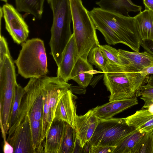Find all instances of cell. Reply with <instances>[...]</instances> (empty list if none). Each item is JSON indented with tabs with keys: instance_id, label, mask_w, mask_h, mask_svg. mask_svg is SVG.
Segmentation results:
<instances>
[{
	"instance_id": "1",
	"label": "cell",
	"mask_w": 153,
	"mask_h": 153,
	"mask_svg": "<svg viewBox=\"0 0 153 153\" xmlns=\"http://www.w3.org/2000/svg\"><path fill=\"white\" fill-rule=\"evenodd\" d=\"M103 72L104 83L110 93L109 101L136 97L145 83L146 76H142L131 67L108 62Z\"/></svg>"
},
{
	"instance_id": "2",
	"label": "cell",
	"mask_w": 153,
	"mask_h": 153,
	"mask_svg": "<svg viewBox=\"0 0 153 153\" xmlns=\"http://www.w3.org/2000/svg\"><path fill=\"white\" fill-rule=\"evenodd\" d=\"M43 82L42 77L30 78L24 88L20 110L29 118L33 142L36 153H44L41 140L43 114Z\"/></svg>"
},
{
	"instance_id": "3",
	"label": "cell",
	"mask_w": 153,
	"mask_h": 153,
	"mask_svg": "<svg viewBox=\"0 0 153 153\" xmlns=\"http://www.w3.org/2000/svg\"><path fill=\"white\" fill-rule=\"evenodd\" d=\"M53 13L49 42L50 54L58 66L63 52L71 37L72 15L69 0H47Z\"/></svg>"
},
{
	"instance_id": "4",
	"label": "cell",
	"mask_w": 153,
	"mask_h": 153,
	"mask_svg": "<svg viewBox=\"0 0 153 153\" xmlns=\"http://www.w3.org/2000/svg\"><path fill=\"white\" fill-rule=\"evenodd\" d=\"M73 33L79 57L88 59V53L100 43L96 28L81 0H69Z\"/></svg>"
},
{
	"instance_id": "5",
	"label": "cell",
	"mask_w": 153,
	"mask_h": 153,
	"mask_svg": "<svg viewBox=\"0 0 153 153\" xmlns=\"http://www.w3.org/2000/svg\"><path fill=\"white\" fill-rule=\"evenodd\" d=\"M15 62L18 73L25 78H39L48 72L47 60L43 41L38 38L27 40Z\"/></svg>"
},
{
	"instance_id": "6",
	"label": "cell",
	"mask_w": 153,
	"mask_h": 153,
	"mask_svg": "<svg viewBox=\"0 0 153 153\" xmlns=\"http://www.w3.org/2000/svg\"><path fill=\"white\" fill-rule=\"evenodd\" d=\"M91 18L103 22L117 33L122 44L132 50L139 52L142 40L136 27L133 17L106 11L99 7H94L89 11Z\"/></svg>"
},
{
	"instance_id": "7",
	"label": "cell",
	"mask_w": 153,
	"mask_h": 153,
	"mask_svg": "<svg viewBox=\"0 0 153 153\" xmlns=\"http://www.w3.org/2000/svg\"><path fill=\"white\" fill-rule=\"evenodd\" d=\"M43 82V114L41 140L44 146L47 133L54 118L58 103L71 84L60 77H42Z\"/></svg>"
},
{
	"instance_id": "8",
	"label": "cell",
	"mask_w": 153,
	"mask_h": 153,
	"mask_svg": "<svg viewBox=\"0 0 153 153\" xmlns=\"http://www.w3.org/2000/svg\"><path fill=\"white\" fill-rule=\"evenodd\" d=\"M17 84L12 58L5 55L0 63V120L4 127L9 126L10 111Z\"/></svg>"
},
{
	"instance_id": "9",
	"label": "cell",
	"mask_w": 153,
	"mask_h": 153,
	"mask_svg": "<svg viewBox=\"0 0 153 153\" xmlns=\"http://www.w3.org/2000/svg\"><path fill=\"white\" fill-rule=\"evenodd\" d=\"M135 129L126 123L125 118L99 119L97 127L88 142L92 146L115 147Z\"/></svg>"
},
{
	"instance_id": "10",
	"label": "cell",
	"mask_w": 153,
	"mask_h": 153,
	"mask_svg": "<svg viewBox=\"0 0 153 153\" xmlns=\"http://www.w3.org/2000/svg\"><path fill=\"white\" fill-rule=\"evenodd\" d=\"M7 142L13 149V153H36L30 121L27 114L20 110L19 117Z\"/></svg>"
},
{
	"instance_id": "11",
	"label": "cell",
	"mask_w": 153,
	"mask_h": 153,
	"mask_svg": "<svg viewBox=\"0 0 153 153\" xmlns=\"http://www.w3.org/2000/svg\"><path fill=\"white\" fill-rule=\"evenodd\" d=\"M5 28L15 42L20 44L26 41L29 33L28 26L19 11L6 3L2 7Z\"/></svg>"
},
{
	"instance_id": "12",
	"label": "cell",
	"mask_w": 153,
	"mask_h": 153,
	"mask_svg": "<svg viewBox=\"0 0 153 153\" xmlns=\"http://www.w3.org/2000/svg\"><path fill=\"white\" fill-rule=\"evenodd\" d=\"M98 119L94 114L92 109L85 114L76 115L75 121V128L77 139L82 149L92 137L97 127Z\"/></svg>"
},
{
	"instance_id": "13",
	"label": "cell",
	"mask_w": 153,
	"mask_h": 153,
	"mask_svg": "<svg viewBox=\"0 0 153 153\" xmlns=\"http://www.w3.org/2000/svg\"><path fill=\"white\" fill-rule=\"evenodd\" d=\"M77 98L71 91L68 89L59 102L54 117L68 123L74 129L77 115L76 100Z\"/></svg>"
},
{
	"instance_id": "14",
	"label": "cell",
	"mask_w": 153,
	"mask_h": 153,
	"mask_svg": "<svg viewBox=\"0 0 153 153\" xmlns=\"http://www.w3.org/2000/svg\"><path fill=\"white\" fill-rule=\"evenodd\" d=\"M79 58L77 46L73 33L63 52L61 61L58 66L57 76L60 77L67 82L70 80L71 71Z\"/></svg>"
},
{
	"instance_id": "15",
	"label": "cell",
	"mask_w": 153,
	"mask_h": 153,
	"mask_svg": "<svg viewBox=\"0 0 153 153\" xmlns=\"http://www.w3.org/2000/svg\"><path fill=\"white\" fill-rule=\"evenodd\" d=\"M138 104L137 97L122 100L109 101L92 109L94 115L99 119L107 120L125 110Z\"/></svg>"
},
{
	"instance_id": "16",
	"label": "cell",
	"mask_w": 153,
	"mask_h": 153,
	"mask_svg": "<svg viewBox=\"0 0 153 153\" xmlns=\"http://www.w3.org/2000/svg\"><path fill=\"white\" fill-rule=\"evenodd\" d=\"M65 122L54 118L46 135L44 153H59Z\"/></svg>"
},
{
	"instance_id": "17",
	"label": "cell",
	"mask_w": 153,
	"mask_h": 153,
	"mask_svg": "<svg viewBox=\"0 0 153 153\" xmlns=\"http://www.w3.org/2000/svg\"><path fill=\"white\" fill-rule=\"evenodd\" d=\"M129 126L143 134L152 132L153 129V113L148 109H141L125 118Z\"/></svg>"
},
{
	"instance_id": "18",
	"label": "cell",
	"mask_w": 153,
	"mask_h": 153,
	"mask_svg": "<svg viewBox=\"0 0 153 153\" xmlns=\"http://www.w3.org/2000/svg\"><path fill=\"white\" fill-rule=\"evenodd\" d=\"M93 66L88 59L80 57L72 69L70 79L75 81L80 86L86 88L93 77Z\"/></svg>"
},
{
	"instance_id": "19",
	"label": "cell",
	"mask_w": 153,
	"mask_h": 153,
	"mask_svg": "<svg viewBox=\"0 0 153 153\" xmlns=\"http://www.w3.org/2000/svg\"><path fill=\"white\" fill-rule=\"evenodd\" d=\"M96 4L102 10L129 16V12L141 11L142 7L134 4L131 0H100Z\"/></svg>"
},
{
	"instance_id": "20",
	"label": "cell",
	"mask_w": 153,
	"mask_h": 153,
	"mask_svg": "<svg viewBox=\"0 0 153 153\" xmlns=\"http://www.w3.org/2000/svg\"><path fill=\"white\" fill-rule=\"evenodd\" d=\"M133 18L142 40L153 41V11L145 10Z\"/></svg>"
},
{
	"instance_id": "21",
	"label": "cell",
	"mask_w": 153,
	"mask_h": 153,
	"mask_svg": "<svg viewBox=\"0 0 153 153\" xmlns=\"http://www.w3.org/2000/svg\"><path fill=\"white\" fill-rule=\"evenodd\" d=\"M120 53L129 62L131 67L139 72L144 68L153 65V56L147 51L132 52L118 49Z\"/></svg>"
},
{
	"instance_id": "22",
	"label": "cell",
	"mask_w": 153,
	"mask_h": 153,
	"mask_svg": "<svg viewBox=\"0 0 153 153\" xmlns=\"http://www.w3.org/2000/svg\"><path fill=\"white\" fill-rule=\"evenodd\" d=\"M16 9L32 15L37 19H40L43 11L45 0H15Z\"/></svg>"
},
{
	"instance_id": "23",
	"label": "cell",
	"mask_w": 153,
	"mask_h": 153,
	"mask_svg": "<svg viewBox=\"0 0 153 153\" xmlns=\"http://www.w3.org/2000/svg\"><path fill=\"white\" fill-rule=\"evenodd\" d=\"M144 134L135 129L115 147L113 153H133L135 146Z\"/></svg>"
},
{
	"instance_id": "24",
	"label": "cell",
	"mask_w": 153,
	"mask_h": 153,
	"mask_svg": "<svg viewBox=\"0 0 153 153\" xmlns=\"http://www.w3.org/2000/svg\"><path fill=\"white\" fill-rule=\"evenodd\" d=\"M77 141L75 129L65 122L59 153H74Z\"/></svg>"
},
{
	"instance_id": "25",
	"label": "cell",
	"mask_w": 153,
	"mask_h": 153,
	"mask_svg": "<svg viewBox=\"0 0 153 153\" xmlns=\"http://www.w3.org/2000/svg\"><path fill=\"white\" fill-rule=\"evenodd\" d=\"M24 93V88L17 84L16 85L15 95L10 111L8 131L13 127L18 120Z\"/></svg>"
},
{
	"instance_id": "26",
	"label": "cell",
	"mask_w": 153,
	"mask_h": 153,
	"mask_svg": "<svg viewBox=\"0 0 153 153\" xmlns=\"http://www.w3.org/2000/svg\"><path fill=\"white\" fill-rule=\"evenodd\" d=\"M100 47L108 63L120 66L131 67L129 62L120 53L118 50L106 45H100Z\"/></svg>"
},
{
	"instance_id": "27",
	"label": "cell",
	"mask_w": 153,
	"mask_h": 153,
	"mask_svg": "<svg viewBox=\"0 0 153 153\" xmlns=\"http://www.w3.org/2000/svg\"><path fill=\"white\" fill-rule=\"evenodd\" d=\"M91 19L96 29L101 33L108 44L115 45L119 43H122L118 35L107 25L98 20Z\"/></svg>"
},
{
	"instance_id": "28",
	"label": "cell",
	"mask_w": 153,
	"mask_h": 153,
	"mask_svg": "<svg viewBox=\"0 0 153 153\" xmlns=\"http://www.w3.org/2000/svg\"><path fill=\"white\" fill-rule=\"evenodd\" d=\"M100 45L93 48L90 50L88 55V60L91 64L95 65L103 72L108 62Z\"/></svg>"
},
{
	"instance_id": "29",
	"label": "cell",
	"mask_w": 153,
	"mask_h": 153,
	"mask_svg": "<svg viewBox=\"0 0 153 153\" xmlns=\"http://www.w3.org/2000/svg\"><path fill=\"white\" fill-rule=\"evenodd\" d=\"M133 153H153V131L143 135L135 146Z\"/></svg>"
},
{
	"instance_id": "30",
	"label": "cell",
	"mask_w": 153,
	"mask_h": 153,
	"mask_svg": "<svg viewBox=\"0 0 153 153\" xmlns=\"http://www.w3.org/2000/svg\"><path fill=\"white\" fill-rule=\"evenodd\" d=\"M143 100L144 104L141 109H147L153 104V86L146 84L142 86L136 95Z\"/></svg>"
},
{
	"instance_id": "31",
	"label": "cell",
	"mask_w": 153,
	"mask_h": 153,
	"mask_svg": "<svg viewBox=\"0 0 153 153\" xmlns=\"http://www.w3.org/2000/svg\"><path fill=\"white\" fill-rule=\"evenodd\" d=\"M5 55L11 57L7 42L4 37L0 35V63L3 61Z\"/></svg>"
},
{
	"instance_id": "32",
	"label": "cell",
	"mask_w": 153,
	"mask_h": 153,
	"mask_svg": "<svg viewBox=\"0 0 153 153\" xmlns=\"http://www.w3.org/2000/svg\"><path fill=\"white\" fill-rule=\"evenodd\" d=\"M115 147L91 146L90 153H113Z\"/></svg>"
},
{
	"instance_id": "33",
	"label": "cell",
	"mask_w": 153,
	"mask_h": 153,
	"mask_svg": "<svg viewBox=\"0 0 153 153\" xmlns=\"http://www.w3.org/2000/svg\"><path fill=\"white\" fill-rule=\"evenodd\" d=\"M141 46L145 51L149 53L153 56V41H142Z\"/></svg>"
},
{
	"instance_id": "34",
	"label": "cell",
	"mask_w": 153,
	"mask_h": 153,
	"mask_svg": "<svg viewBox=\"0 0 153 153\" xmlns=\"http://www.w3.org/2000/svg\"><path fill=\"white\" fill-rule=\"evenodd\" d=\"M139 72L143 76L153 74V65L145 67Z\"/></svg>"
},
{
	"instance_id": "35",
	"label": "cell",
	"mask_w": 153,
	"mask_h": 153,
	"mask_svg": "<svg viewBox=\"0 0 153 153\" xmlns=\"http://www.w3.org/2000/svg\"><path fill=\"white\" fill-rule=\"evenodd\" d=\"M3 152L4 153H13V149L7 140L4 142Z\"/></svg>"
},
{
	"instance_id": "36",
	"label": "cell",
	"mask_w": 153,
	"mask_h": 153,
	"mask_svg": "<svg viewBox=\"0 0 153 153\" xmlns=\"http://www.w3.org/2000/svg\"><path fill=\"white\" fill-rule=\"evenodd\" d=\"M69 89L71 91L72 93L73 92L79 94H85L86 91V90L85 88L81 86L79 87H72L71 86L69 88Z\"/></svg>"
},
{
	"instance_id": "37",
	"label": "cell",
	"mask_w": 153,
	"mask_h": 153,
	"mask_svg": "<svg viewBox=\"0 0 153 153\" xmlns=\"http://www.w3.org/2000/svg\"><path fill=\"white\" fill-rule=\"evenodd\" d=\"M145 6V10L153 11V0H143Z\"/></svg>"
},
{
	"instance_id": "38",
	"label": "cell",
	"mask_w": 153,
	"mask_h": 153,
	"mask_svg": "<svg viewBox=\"0 0 153 153\" xmlns=\"http://www.w3.org/2000/svg\"><path fill=\"white\" fill-rule=\"evenodd\" d=\"M145 83L153 86V74L149 75L146 76Z\"/></svg>"
},
{
	"instance_id": "39",
	"label": "cell",
	"mask_w": 153,
	"mask_h": 153,
	"mask_svg": "<svg viewBox=\"0 0 153 153\" xmlns=\"http://www.w3.org/2000/svg\"><path fill=\"white\" fill-rule=\"evenodd\" d=\"M1 1H4L5 2L7 3V2L8 0H1Z\"/></svg>"
},
{
	"instance_id": "40",
	"label": "cell",
	"mask_w": 153,
	"mask_h": 153,
	"mask_svg": "<svg viewBox=\"0 0 153 153\" xmlns=\"http://www.w3.org/2000/svg\"><path fill=\"white\" fill-rule=\"evenodd\" d=\"M152 131H153V130H152Z\"/></svg>"
}]
</instances>
